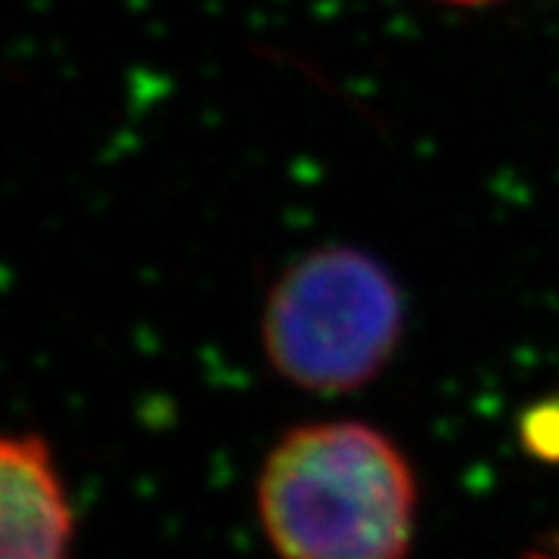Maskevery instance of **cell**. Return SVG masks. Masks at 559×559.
I'll use <instances>...</instances> for the list:
<instances>
[{
	"instance_id": "3",
	"label": "cell",
	"mask_w": 559,
	"mask_h": 559,
	"mask_svg": "<svg viewBox=\"0 0 559 559\" xmlns=\"http://www.w3.org/2000/svg\"><path fill=\"white\" fill-rule=\"evenodd\" d=\"M0 528V559H72V503L47 441L38 436L3 439Z\"/></svg>"
},
{
	"instance_id": "1",
	"label": "cell",
	"mask_w": 559,
	"mask_h": 559,
	"mask_svg": "<svg viewBox=\"0 0 559 559\" xmlns=\"http://www.w3.org/2000/svg\"><path fill=\"white\" fill-rule=\"evenodd\" d=\"M259 520L280 559H407L417 479L380 429L355 419L308 423L264 460Z\"/></svg>"
},
{
	"instance_id": "5",
	"label": "cell",
	"mask_w": 559,
	"mask_h": 559,
	"mask_svg": "<svg viewBox=\"0 0 559 559\" xmlns=\"http://www.w3.org/2000/svg\"><path fill=\"white\" fill-rule=\"evenodd\" d=\"M528 559H559V540L550 547V550H544V554H535V557Z\"/></svg>"
},
{
	"instance_id": "6",
	"label": "cell",
	"mask_w": 559,
	"mask_h": 559,
	"mask_svg": "<svg viewBox=\"0 0 559 559\" xmlns=\"http://www.w3.org/2000/svg\"><path fill=\"white\" fill-rule=\"evenodd\" d=\"M441 3H460V7H476V3H491V0H441Z\"/></svg>"
},
{
	"instance_id": "4",
	"label": "cell",
	"mask_w": 559,
	"mask_h": 559,
	"mask_svg": "<svg viewBox=\"0 0 559 559\" xmlns=\"http://www.w3.org/2000/svg\"><path fill=\"white\" fill-rule=\"evenodd\" d=\"M522 448L544 463H559V399L540 401L522 414Z\"/></svg>"
},
{
	"instance_id": "2",
	"label": "cell",
	"mask_w": 559,
	"mask_h": 559,
	"mask_svg": "<svg viewBox=\"0 0 559 559\" xmlns=\"http://www.w3.org/2000/svg\"><path fill=\"white\" fill-rule=\"evenodd\" d=\"M404 301L380 261L352 246L314 249L274 283L261 340L283 380L318 395H345L395 355Z\"/></svg>"
}]
</instances>
